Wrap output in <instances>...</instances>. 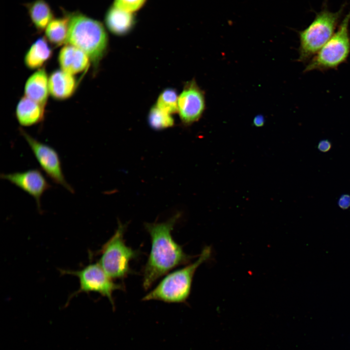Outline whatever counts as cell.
I'll use <instances>...</instances> for the list:
<instances>
[{
    "label": "cell",
    "instance_id": "6da1fadb",
    "mask_svg": "<svg viewBox=\"0 0 350 350\" xmlns=\"http://www.w3.org/2000/svg\"><path fill=\"white\" fill-rule=\"evenodd\" d=\"M180 215L177 213L164 222L145 224L151 240L150 253L143 269L142 285L145 290L173 269L188 263L192 259L172 236V231Z\"/></svg>",
    "mask_w": 350,
    "mask_h": 350
},
{
    "label": "cell",
    "instance_id": "7a4b0ae2",
    "mask_svg": "<svg viewBox=\"0 0 350 350\" xmlns=\"http://www.w3.org/2000/svg\"><path fill=\"white\" fill-rule=\"evenodd\" d=\"M66 43L85 52L96 66L106 51L108 37L101 22L84 15L76 14L69 18Z\"/></svg>",
    "mask_w": 350,
    "mask_h": 350
},
{
    "label": "cell",
    "instance_id": "3957f363",
    "mask_svg": "<svg viewBox=\"0 0 350 350\" xmlns=\"http://www.w3.org/2000/svg\"><path fill=\"white\" fill-rule=\"evenodd\" d=\"M210 247L205 246L196 261L167 275L142 300H160L167 303L186 302L191 293L195 271L210 258Z\"/></svg>",
    "mask_w": 350,
    "mask_h": 350
},
{
    "label": "cell",
    "instance_id": "277c9868",
    "mask_svg": "<svg viewBox=\"0 0 350 350\" xmlns=\"http://www.w3.org/2000/svg\"><path fill=\"white\" fill-rule=\"evenodd\" d=\"M345 4L336 12L326 6L318 13L305 29L298 32L299 46L298 61L306 62L312 58L335 33Z\"/></svg>",
    "mask_w": 350,
    "mask_h": 350
},
{
    "label": "cell",
    "instance_id": "5b68a950",
    "mask_svg": "<svg viewBox=\"0 0 350 350\" xmlns=\"http://www.w3.org/2000/svg\"><path fill=\"white\" fill-rule=\"evenodd\" d=\"M125 228L126 225L119 222L115 233L99 252L97 262L113 280L123 279L131 273L130 262L139 254L126 245L123 238Z\"/></svg>",
    "mask_w": 350,
    "mask_h": 350
},
{
    "label": "cell",
    "instance_id": "8992f818",
    "mask_svg": "<svg viewBox=\"0 0 350 350\" xmlns=\"http://www.w3.org/2000/svg\"><path fill=\"white\" fill-rule=\"evenodd\" d=\"M350 11L332 37L309 61L305 72L334 69L347 61L350 53Z\"/></svg>",
    "mask_w": 350,
    "mask_h": 350
},
{
    "label": "cell",
    "instance_id": "52a82bcc",
    "mask_svg": "<svg viewBox=\"0 0 350 350\" xmlns=\"http://www.w3.org/2000/svg\"><path fill=\"white\" fill-rule=\"evenodd\" d=\"M60 272L62 275L76 276L79 279V288L70 296L69 301L81 293L96 292L106 297L114 308L113 293L124 288L121 284L114 282L98 262L89 263L79 270L61 269Z\"/></svg>",
    "mask_w": 350,
    "mask_h": 350
},
{
    "label": "cell",
    "instance_id": "ba28073f",
    "mask_svg": "<svg viewBox=\"0 0 350 350\" xmlns=\"http://www.w3.org/2000/svg\"><path fill=\"white\" fill-rule=\"evenodd\" d=\"M19 132L27 142L42 170L46 175L54 183L62 186L73 193L74 190L66 179L61 159L55 149L38 140L22 129H19Z\"/></svg>",
    "mask_w": 350,
    "mask_h": 350
},
{
    "label": "cell",
    "instance_id": "9c48e42d",
    "mask_svg": "<svg viewBox=\"0 0 350 350\" xmlns=\"http://www.w3.org/2000/svg\"><path fill=\"white\" fill-rule=\"evenodd\" d=\"M206 108L205 92L194 79L187 83L178 96V113L185 125L198 121Z\"/></svg>",
    "mask_w": 350,
    "mask_h": 350
},
{
    "label": "cell",
    "instance_id": "30bf717a",
    "mask_svg": "<svg viewBox=\"0 0 350 350\" xmlns=\"http://www.w3.org/2000/svg\"><path fill=\"white\" fill-rule=\"evenodd\" d=\"M0 178L32 196L35 201L38 210H41V197L52 186L39 170L31 169L23 172L2 174Z\"/></svg>",
    "mask_w": 350,
    "mask_h": 350
},
{
    "label": "cell",
    "instance_id": "8fae6325",
    "mask_svg": "<svg viewBox=\"0 0 350 350\" xmlns=\"http://www.w3.org/2000/svg\"><path fill=\"white\" fill-rule=\"evenodd\" d=\"M90 60L85 52L69 44L62 48L58 57L61 69L73 75L88 70Z\"/></svg>",
    "mask_w": 350,
    "mask_h": 350
},
{
    "label": "cell",
    "instance_id": "7c38bea8",
    "mask_svg": "<svg viewBox=\"0 0 350 350\" xmlns=\"http://www.w3.org/2000/svg\"><path fill=\"white\" fill-rule=\"evenodd\" d=\"M74 76L63 70H56L49 77V93L57 100H64L71 97L77 86Z\"/></svg>",
    "mask_w": 350,
    "mask_h": 350
},
{
    "label": "cell",
    "instance_id": "4fadbf2b",
    "mask_svg": "<svg viewBox=\"0 0 350 350\" xmlns=\"http://www.w3.org/2000/svg\"><path fill=\"white\" fill-rule=\"evenodd\" d=\"M49 78L44 69L31 75L24 87L25 96L44 106L49 94Z\"/></svg>",
    "mask_w": 350,
    "mask_h": 350
},
{
    "label": "cell",
    "instance_id": "5bb4252c",
    "mask_svg": "<svg viewBox=\"0 0 350 350\" xmlns=\"http://www.w3.org/2000/svg\"><path fill=\"white\" fill-rule=\"evenodd\" d=\"M17 119L23 126L40 123L44 116V106L24 96L18 102L16 110Z\"/></svg>",
    "mask_w": 350,
    "mask_h": 350
},
{
    "label": "cell",
    "instance_id": "9a60e30c",
    "mask_svg": "<svg viewBox=\"0 0 350 350\" xmlns=\"http://www.w3.org/2000/svg\"><path fill=\"white\" fill-rule=\"evenodd\" d=\"M108 29L116 35H123L128 32L134 24L133 13L121 10L114 6L109 9L105 17Z\"/></svg>",
    "mask_w": 350,
    "mask_h": 350
},
{
    "label": "cell",
    "instance_id": "2e32d148",
    "mask_svg": "<svg viewBox=\"0 0 350 350\" xmlns=\"http://www.w3.org/2000/svg\"><path fill=\"white\" fill-rule=\"evenodd\" d=\"M52 54V50L47 40L44 37H40L27 50L24 62L30 70L38 69L51 58Z\"/></svg>",
    "mask_w": 350,
    "mask_h": 350
},
{
    "label": "cell",
    "instance_id": "e0dca14e",
    "mask_svg": "<svg viewBox=\"0 0 350 350\" xmlns=\"http://www.w3.org/2000/svg\"><path fill=\"white\" fill-rule=\"evenodd\" d=\"M27 8L32 22L39 30L45 29L52 20L51 9L44 0H35L28 4Z\"/></svg>",
    "mask_w": 350,
    "mask_h": 350
},
{
    "label": "cell",
    "instance_id": "ac0fdd59",
    "mask_svg": "<svg viewBox=\"0 0 350 350\" xmlns=\"http://www.w3.org/2000/svg\"><path fill=\"white\" fill-rule=\"evenodd\" d=\"M69 18H57L52 19L46 28L47 39L56 46L62 45L67 41Z\"/></svg>",
    "mask_w": 350,
    "mask_h": 350
},
{
    "label": "cell",
    "instance_id": "d6986e66",
    "mask_svg": "<svg viewBox=\"0 0 350 350\" xmlns=\"http://www.w3.org/2000/svg\"><path fill=\"white\" fill-rule=\"evenodd\" d=\"M148 123L151 127L156 130H160L173 126L174 120L172 114L153 106L148 114Z\"/></svg>",
    "mask_w": 350,
    "mask_h": 350
},
{
    "label": "cell",
    "instance_id": "ffe728a7",
    "mask_svg": "<svg viewBox=\"0 0 350 350\" xmlns=\"http://www.w3.org/2000/svg\"><path fill=\"white\" fill-rule=\"evenodd\" d=\"M178 96L176 90L171 88L163 90L159 94L156 105L161 110L173 114L178 112Z\"/></svg>",
    "mask_w": 350,
    "mask_h": 350
},
{
    "label": "cell",
    "instance_id": "44dd1931",
    "mask_svg": "<svg viewBox=\"0 0 350 350\" xmlns=\"http://www.w3.org/2000/svg\"><path fill=\"white\" fill-rule=\"evenodd\" d=\"M146 0H114L113 6L123 11L133 13L138 10Z\"/></svg>",
    "mask_w": 350,
    "mask_h": 350
},
{
    "label": "cell",
    "instance_id": "7402d4cb",
    "mask_svg": "<svg viewBox=\"0 0 350 350\" xmlns=\"http://www.w3.org/2000/svg\"><path fill=\"white\" fill-rule=\"evenodd\" d=\"M338 206L343 210H346L350 207V195L342 194L338 201Z\"/></svg>",
    "mask_w": 350,
    "mask_h": 350
},
{
    "label": "cell",
    "instance_id": "603a6c76",
    "mask_svg": "<svg viewBox=\"0 0 350 350\" xmlns=\"http://www.w3.org/2000/svg\"><path fill=\"white\" fill-rule=\"evenodd\" d=\"M332 147L331 142L327 140H323L319 141L318 144V149L322 152L329 151Z\"/></svg>",
    "mask_w": 350,
    "mask_h": 350
},
{
    "label": "cell",
    "instance_id": "cb8c5ba5",
    "mask_svg": "<svg viewBox=\"0 0 350 350\" xmlns=\"http://www.w3.org/2000/svg\"><path fill=\"white\" fill-rule=\"evenodd\" d=\"M253 123L256 127H262L264 123V117L262 115H257L253 119Z\"/></svg>",
    "mask_w": 350,
    "mask_h": 350
}]
</instances>
